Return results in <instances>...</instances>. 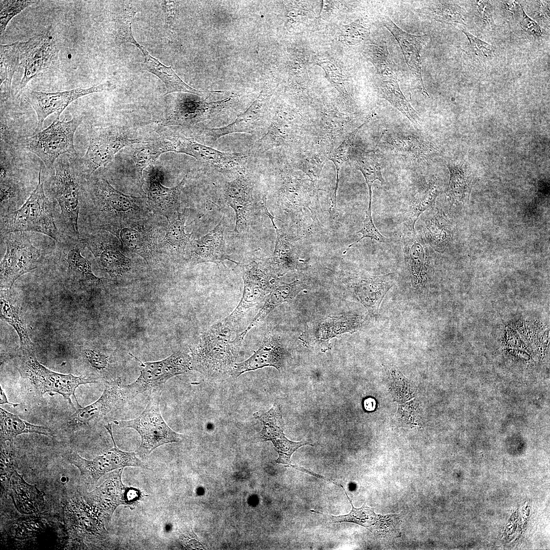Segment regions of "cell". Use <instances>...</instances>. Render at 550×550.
<instances>
[{
    "label": "cell",
    "mask_w": 550,
    "mask_h": 550,
    "mask_svg": "<svg viewBox=\"0 0 550 550\" xmlns=\"http://www.w3.org/2000/svg\"><path fill=\"white\" fill-rule=\"evenodd\" d=\"M42 169L41 163L36 187L22 206L1 215V236L12 232L34 231L49 236L57 242L64 238L56 226L51 204L44 192Z\"/></svg>",
    "instance_id": "3957f363"
},
{
    "label": "cell",
    "mask_w": 550,
    "mask_h": 550,
    "mask_svg": "<svg viewBox=\"0 0 550 550\" xmlns=\"http://www.w3.org/2000/svg\"><path fill=\"white\" fill-rule=\"evenodd\" d=\"M1 215L14 211L23 204V187L19 181L1 164Z\"/></svg>",
    "instance_id": "8d00e7d4"
},
{
    "label": "cell",
    "mask_w": 550,
    "mask_h": 550,
    "mask_svg": "<svg viewBox=\"0 0 550 550\" xmlns=\"http://www.w3.org/2000/svg\"><path fill=\"white\" fill-rule=\"evenodd\" d=\"M57 242L52 256L66 265V280L71 285L79 288L90 287L100 285L105 281L93 274L89 262L81 255V249L86 246L83 239L66 236Z\"/></svg>",
    "instance_id": "d6986e66"
},
{
    "label": "cell",
    "mask_w": 550,
    "mask_h": 550,
    "mask_svg": "<svg viewBox=\"0 0 550 550\" xmlns=\"http://www.w3.org/2000/svg\"><path fill=\"white\" fill-rule=\"evenodd\" d=\"M358 169L363 173L369 189V199H372V185L378 180L382 184L384 180L382 176L381 167L374 155H370L359 161Z\"/></svg>",
    "instance_id": "7dc6e473"
},
{
    "label": "cell",
    "mask_w": 550,
    "mask_h": 550,
    "mask_svg": "<svg viewBox=\"0 0 550 550\" xmlns=\"http://www.w3.org/2000/svg\"><path fill=\"white\" fill-rule=\"evenodd\" d=\"M7 250L1 263V289L11 288L21 276L38 268L44 253L32 243L24 232H12L1 236Z\"/></svg>",
    "instance_id": "ba28073f"
},
{
    "label": "cell",
    "mask_w": 550,
    "mask_h": 550,
    "mask_svg": "<svg viewBox=\"0 0 550 550\" xmlns=\"http://www.w3.org/2000/svg\"><path fill=\"white\" fill-rule=\"evenodd\" d=\"M371 203L372 201H369V206L366 211V217L363 222V227L360 230L356 232L357 233H361L362 237L355 242L350 244L348 246V248L344 252V254L349 250L352 246L366 237H369L371 239H374L379 242H384L388 240V238L380 233L373 223L371 215Z\"/></svg>",
    "instance_id": "681fc988"
},
{
    "label": "cell",
    "mask_w": 550,
    "mask_h": 550,
    "mask_svg": "<svg viewBox=\"0 0 550 550\" xmlns=\"http://www.w3.org/2000/svg\"><path fill=\"white\" fill-rule=\"evenodd\" d=\"M14 297L11 288L1 290V317L17 332L20 340V356L35 353L34 345L28 335L21 307Z\"/></svg>",
    "instance_id": "f546056e"
},
{
    "label": "cell",
    "mask_w": 550,
    "mask_h": 550,
    "mask_svg": "<svg viewBox=\"0 0 550 550\" xmlns=\"http://www.w3.org/2000/svg\"><path fill=\"white\" fill-rule=\"evenodd\" d=\"M375 401L371 398H368L364 401V406L365 409L367 410L371 411L374 410L375 408Z\"/></svg>",
    "instance_id": "6f0895ef"
},
{
    "label": "cell",
    "mask_w": 550,
    "mask_h": 550,
    "mask_svg": "<svg viewBox=\"0 0 550 550\" xmlns=\"http://www.w3.org/2000/svg\"><path fill=\"white\" fill-rule=\"evenodd\" d=\"M101 229L116 236L122 247L139 255L147 263L154 260L157 232L147 221H126L106 225Z\"/></svg>",
    "instance_id": "ac0fdd59"
},
{
    "label": "cell",
    "mask_w": 550,
    "mask_h": 550,
    "mask_svg": "<svg viewBox=\"0 0 550 550\" xmlns=\"http://www.w3.org/2000/svg\"><path fill=\"white\" fill-rule=\"evenodd\" d=\"M238 329L225 318L203 333L189 347L193 370L211 377L231 375L242 343Z\"/></svg>",
    "instance_id": "6da1fadb"
},
{
    "label": "cell",
    "mask_w": 550,
    "mask_h": 550,
    "mask_svg": "<svg viewBox=\"0 0 550 550\" xmlns=\"http://www.w3.org/2000/svg\"><path fill=\"white\" fill-rule=\"evenodd\" d=\"M396 278V274L393 272L358 279L354 286L355 294L371 313H376L387 292L394 285Z\"/></svg>",
    "instance_id": "f1b7e54d"
},
{
    "label": "cell",
    "mask_w": 550,
    "mask_h": 550,
    "mask_svg": "<svg viewBox=\"0 0 550 550\" xmlns=\"http://www.w3.org/2000/svg\"><path fill=\"white\" fill-rule=\"evenodd\" d=\"M66 154L56 161L54 174L49 189L61 211V221L66 236L79 240L78 215L86 178L80 171L77 157Z\"/></svg>",
    "instance_id": "7a4b0ae2"
},
{
    "label": "cell",
    "mask_w": 550,
    "mask_h": 550,
    "mask_svg": "<svg viewBox=\"0 0 550 550\" xmlns=\"http://www.w3.org/2000/svg\"><path fill=\"white\" fill-rule=\"evenodd\" d=\"M9 486L14 504L20 513L32 514L41 511L44 506V493L26 482L23 476L15 470L11 475Z\"/></svg>",
    "instance_id": "4dcf8cb0"
},
{
    "label": "cell",
    "mask_w": 550,
    "mask_h": 550,
    "mask_svg": "<svg viewBox=\"0 0 550 550\" xmlns=\"http://www.w3.org/2000/svg\"><path fill=\"white\" fill-rule=\"evenodd\" d=\"M383 25L393 35L400 47L405 62L416 79L422 92L429 96L422 76V62L420 52L429 40L428 35H415L407 33L398 26L389 17Z\"/></svg>",
    "instance_id": "484cf974"
},
{
    "label": "cell",
    "mask_w": 550,
    "mask_h": 550,
    "mask_svg": "<svg viewBox=\"0 0 550 550\" xmlns=\"http://www.w3.org/2000/svg\"><path fill=\"white\" fill-rule=\"evenodd\" d=\"M0 88L1 102L11 96L14 73L20 67L19 43L1 45Z\"/></svg>",
    "instance_id": "d590c367"
},
{
    "label": "cell",
    "mask_w": 550,
    "mask_h": 550,
    "mask_svg": "<svg viewBox=\"0 0 550 550\" xmlns=\"http://www.w3.org/2000/svg\"><path fill=\"white\" fill-rule=\"evenodd\" d=\"M439 193L436 180L425 184L413 197L406 211L405 224L409 231H415V225L419 216L424 211L434 206Z\"/></svg>",
    "instance_id": "836d02e7"
},
{
    "label": "cell",
    "mask_w": 550,
    "mask_h": 550,
    "mask_svg": "<svg viewBox=\"0 0 550 550\" xmlns=\"http://www.w3.org/2000/svg\"><path fill=\"white\" fill-rule=\"evenodd\" d=\"M100 269L112 277L122 276L129 270L131 261L121 252L119 245L110 233L90 234L83 239Z\"/></svg>",
    "instance_id": "ffe728a7"
},
{
    "label": "cell",
    "mask_w": 550,
    "mask_h": 550,
    "mask_svg": "<svg viewBox=\"0 0 550 550\" xmlns=\"http://www.w3.org/2000/svg\"><path fill=\"white\" fill-rule=\"evenodd\" d=\"M108 433L114 446L102 455L88 460L81 457L77 452L69 450L62 456L68 462L78 469L81 480L87 484L93 485L104 475L126 466L149 469L148 466L137 457L135 452L123 451L117 447L112 430Z\"/></svg>",
    "instance_id": "4fadbf2b"
},
{
    "label": "cell",
    "mask_w": 550,
    "mask_h": 550,
    "mask_svg": "<svg viewBox=\"0 0 550 550\" xmlns=\"http://www.w3.org/2000/svg\"><path fill=\"white\" fill-rule=\"evenodd\" d=\"M522 17L521 20V28L528 33L536 36L541 35L542 31L539 25L528 16L521 8Z\"/></svg>",
    "instance_id": "11a10c76"
},
{
    "label": "cell",
    "mask_w": 550,
    "mask_h": 550,
    "mask_svg": "<svg viewBox=\"0 0 550 550\" xmlns=\"http://www.w3.org/2000/svg\"><path fill=\"white\" fill-rule=\"evenodd\" d=\"M381 97L404 114L416 127L420 126L421 119L401 91L397 77L383 79L379 85Z\"/></svg>",
    "instance_id": "f35d334b"
},
{
    "label": "cell",
    "mask_w": 550,
    "mask_h": 550,
    "mask_svg": "<svg viewBox=\"0 0 550 550\" xmlns=\"http://www.w3.org/2000/svg\"><path fill=\"white\" fill-rule=\"evenodd\" d=\"M136 13L133 9L128 7L116 17L114 33L116 42L119 45L126 43L134 45L137 42L131 29L132 20Z\"/></svg>",
    "instance_id": "bcb514c9"
},
{
    "label": "cell",
    "mask_w": 550,
    "mask_h": 550,
    "mask_svg": "<svg viewBox=\"0 0 550 550\" xmlns=\"http://www.w3.org/2000/svg\"><path fill=\"white\" fill-rule=\"evenodd\" d=\"M404 238V256L413 288L422 291L427 280V249L416 231H409Z\"/></svg>",
    "instance_id": "83f0119b"
},
{
    "label": "cell",
    "mask_w": 550,
    "mask_h": 550,
    "mask_svg": "<svg viewBox=\"0 0 550 550\" xmlns=\"http://www.w3.org/2000/svg\"><path fill=\"white\" fill-rule=\"evenodd\" d=\"M162 388L149 394L147 406L136 418L127 421L115 422L121 428L135 430L141 437V444L135 451L142 457L148 456L158 447L164 444L179 443L185 436L172 429L163 419L160 410V400Z\"/></svg>",
    "instance_id": "52a82bcc"
},
{
    "label": "cell",
    "mask_w": 550,
    "mask_h": 550,
    "mask_svg": "<svg viewBox=\"0 0 550 550\" xmlns=\"http://www.w3.org/2000/svg\"><path fill=\"white\" fill-rule=\"evenodd\" d=\"M296 291L295 282L282 283L273 289L266 297L263 305L249 326L238 335L239 339L243 341L251 329L262 322L278 306L292 298L296 294Z\"/></svg>",
    "instance_id": "e575fe53"
},
{
    "label": "cell",
    "mask_w": 550,
    "mask_h": 550,
    "mask_svg": "<svg viewBox=\"0 0 550 550\" xmlns=\"http://www.w3.org/2000/svg\"><path fill=\"white\" fill-rule=\"evenodd\" d=\"M185 215L181 213L169 223L162 245L166 252L175 256L183 255L189 245L191 234L185 233Z\"/></svg>",
    "instance_id": "60d3db41"
},
{
    "label": "cell",
    "mask_w": 550,
    "mask_h": 550,
    "mask_svg": "<svg viewBox=\"0 0 550 550\" xmlns=\"http://www.w3.org/2000/svg\"><path fill=\"white\" fill-rule=\"evenodd\" d=\"M188 172L181 181L172 188L164 187L160 183L161 176L152 174L150 178L148 193V204L155 212L164 216L170 223L179 214V198L187 177Z\"/></svg>",
    "instance_id": "4316f807"
},
{
    "label": "cell",
    "mask_w": 550,
    "mask_h": 550,
    "mask_svg": "<svg viewBox=\"0 0 550 550\" xmlns=\"http://www.w3.org/2000/svg\"><path fill=\"white\" fill-rule=\"evenodd\" d=\"M85 181L94 211L100 227L126 221L139 219L146 212L147 206L140 198L125 195L115 189L105 175L91 176Z\"/></svg>",
    "instance_id": "5b68a950"
},
{
    "label": "cell",
    "mask_w": 550,
    "mask_h": 550,
    "mask_svg": "<svg viewBox=\"0 0 550 550\" xmlns=\"http://www.w3.org/2000/svg\"><path fill=\"white\" fill-rule=\"evenodd\" d=\"M36 2L34 1H1V35L5 33L8 23L13 17Z\"/></svg>",
    "instance_id": "c3c4849f"
},
{
    "label": "cell",
    "mask_w": 550,
    "mask_h": 550,
    "mask_svg": "<svg viewBox=\"0 0 550 550\" xmlns=\"http://www.w3.org/2000/svg\"><path fill=\"white\" fill-rule=\"evenodd\" d=\"M370 56L372 63L383 79L397 77L396 65L387 45H371Z\"/></svg>",
    "instance_id": "f6af8a7d"
},
{
    "label": "cell",
    "mask_w": 550,
    "mask_h": 550,
    "mask_svg": "<svg viewBox=\"0 0 550 550\" xmlns=\"http://www.w3.org/2000/svg\"><path fill=\"white\" fill-rule=\"evenodd\" d=\"M420 11L421 14L437 21L465 24L464 10L450 1L429 2Z\"/></svg>",
    "instance_id": "7bdbcfd3"
},
{
    "label": "cell",
    "mask_w": 550,
    "mask_h": 550,
    "mask_svg": "<svg viewBox=\"0 0 550 550\" xmlns=\"http://www.w3.org/2000/svg\"><path fill=\"white\" fill-rule=\"evenodd\" d=\"M253 416L263 423L260 438L263 441H271L279 454L276 462L291 466V456L296 450L307 445L312 446L308 443L292 442L286 437L285 423L278 404L274 403L268 411L256 412Z\"/></svg>",
    "instance_id": "44dd1931"
},
{
    "label": "cell",
    "mask_w": 550,
    "mask_h": 550,
    "mask_svg": "<svg viewBox=\"0 0 550 550\" xmlns=\"http://www.w3.org/2000/svg\"><path fill=\"white\" fill-rule=\"evenodd\" d=\"M286 352L281 338L272 333H266L259 348L247 360L236 363L231 375L237 378L241 374L265 367L282 368Z\"/></svg>",
    "instance_id": "d4e9b609"
},
{
    "label": "cell",
    "mask_w": 550,
    "mask_h": 550,
    "mask_svg": "<svg viewBox=\"0 0 550 550\" xmlns=\"http://www.w3.org/2000/svg\"><path fill=\"white\" fill-rule=\"evenodd\" d=\"M0 390H1V400H0V404H9L10 405H12L13 407H16V406H17L18 405V404H13V403H10V402H8V399H7V397H6V395L5 392H4V391L3 390L2 388H1V387Z\"/></svg>",
    "instance_id": "680465c9"
},
{
    "label": "cell",
    "mask_w": 550,
    "mask_h": 550,
    "mask_svg": "<svg viewBox=\"0 0 550 550\" xmlns=\"http://www.w3.org/2000/svg\"><path fill=\"white\" fill-rule=\"evenodd\" d=\"M345 492L346 497L349 501L352 509L351 512L345 515L331 516V519L334 522H350L360 525L364 527L369 528L373 525H377V528L381 529L387 528L391 523L394 515H381L377 514L374 512V508L368 507L364 504L360 508H355L353 506L352 503L345 490L341 486Z\"/></svg>",
    "instance_id": "74e56055"
},
{
    "label": "cell",
    "mask_w": 550,
    "mask_h": 550,
    "mask_svg": "<svg viewBox=\"0 0 550 550\" xmlns=\"http://www.w3.org/2000/svg\"><path fill=\"white\" fill-rule=\"evenodd\" d=\"M82 120V118L80 116L66 122L55 118L46 129L29 138L19 139L16 147L19 150L36 155L48 170H51L56 161L61 155L68 154L77 156L73 139Z\"/></svg>",
    "instance_id": "8992f818"
},
{
    "label": "cell",
    "mask_w": 550,
    "mask_h": 550,
    "mask_svg": "<svg viewBox=\"0 0 550 550\" xmlns=\"http://www.w3.org/2000/svg\"><path fill=\"white\" fill-rule=\"evenodd\" d=\"M18 371L22 389L27 394L39 398L47 393L59 394L73 407L71 396L81 407L75 395L77 388L82 384L98 382V379L93 377L76 376L50 370L38 361L35 353L20 356Z\"/></svg>",
    "instance_id": "277c9868"
},
{
    "label": "cell",
    "mask_w": 550,
    "mask_h": 550,
    "mask_svg": "<svg viewBox=\"0 0 550 550\" xmlns=\"http://www.w3.org/2000/svg\"><path fill=\"white\" fill-rule=\"evenodd\" d=\"M241 268L244 287L241 298L234 310L226 318L232 324L240 327L248 311L261 301L265 294L274 289L271 277L258 259L238 263Z\"/></svg>",
    "instance_id": "9a60e30c"
},
{
    "label": "cell",
    "mask_w": 550,
    "mask_h": 550,
    "mask_svg": "<svg viewBox=\"0 0 550 550\" xmlns=\"http://www.w3.org/2000/svg\"><path fill=\"white\" fill-rule=\"evenodd\" d=\"M20 67L23 76L16 94L19 95L32 79L47 71L59 59V49L51 26L24 42H18Z\"/></svg>",
    "instance_id": "30bf717a"
},
{
    "label": "cell",
    "mask_w": 550,
    "mask_h": 550,
    "mask_svg": "<svg viewBox=\"0 0 550 550\" xmlns=\"http://www.w3.org/2000/svg\"><path fill=\"white\" fill-rule=\"evenodd\" d=\"M83 355L90 367L97 372L104 374L108 371L111 360L104 352L96 349L86 348L83 350Z\"/></svg>",
    "instance_id": "f907efd6"
},
{
    "label": "cell",
    "mask_w": 550,
    "mask_h": 550,
    "mask_svg": "<svg viewBox=\"0 0 550 550\" xmlns=\"http://www.w3.org/2000/svg\"><path fill=\"white\" fill-rule=\"evenodd\" d=\"M275 229L277 239L273 259L277 263L286 265L289 262L292 253L290 244L284 231L277 228Z\"/></svg>",
    "instance_id": "816d5d0a"
},
{
    "label": "cell",
    "mask_w": 550,
    "mask_h": 550,
    "mask_svg": "<svg viewBox=\"0 0 550 550\" xmlns=\"http://www.w3.org/2000/svg\"><path fill=\"white\" fill-rule=\"evenodd\" d=\"M462 32L468 38L471 49L475 54L484 57L491 56L493 51L491 45L478 39L464 30Z\"/></svg>",
    "instance_id": "f5cc1de1"
},
{
    "label": "cell",
    "mask_w": 550,
    "mask_h": 550,
    "mask_svg": "<svg viewBox=\"0 0 550 550\" xmlns=\"http://www.w3.org/2000/svg\"><path fill=\"white\" fill-rule=\"evenodd\" d=\"M226 227V219L223 216L219 223L210 232L190 241L189 245L190 258L194 263L212 262L219 265L223 264L225 260L238 263L231 260L227 254L224 239Z\"/></svg>",
    "instance_id": "cb8c5ba5"
},
{
    "label": "cell",
    "mask_w": 550,
    "mask_h": 550,
    "mask_svg": "<svg viewBox=\"0 0 550 550\" xmlns=\"http://www.w3.org/2000/svg\"><path fill=\"white\" fill-rule=\"evenodd\" d=\"M123 469L111 473L100 486L84 496L85 500L102 515L108 524L118 506L133 507L142 498L137 488L127 487L122 481Z\"/></svg>",
    "instance_id": "5bb4252c"
},
{
    "label": "cell",
    "mask_w": 550,
    "mask_h": 550,
    "mask_svg": "<svg viewBox=\"0 0 550 550\" xmlns=\"http://www.w3.org/2000/svg\"><path fill=\"white\" fill-rule=\"evenodd\" d=\"M112 82L94 85L88 88H76L61 92H46L28 90L24 94L25 99L35 111L37 124L35 133L40 131L45 119L50 115L56 113V118L60 116L71 102L86 95L108 91L115 89Z\"/></svg>",
    "instance_id": "2e32d148"
},
{
    "label": "cell",
    "mask_w": 550,
    "mask_h": 550,
    "mask_svg": "<svg viewBox=\"0 0 550 550\" xmlns=\"http://www.w3.org/2000/svg\"><path fill=\"white\" fill-rule=\"evenodd\" d=\"M161 7L164 14L166 26L171 33L176 12V3L173 1H163L161 2Z\"/></svg>",
    "instance_id": "db71d44e"
},
{
    "label": "cell",
    "mask_w": 550,
    "mask_h": 550,
    "mask_svg": "<svg viewBox=\"0 0 550 550\" xmlns=\"http://www.w3.org/2000/svg\"><path fill=\"white\" fill-rule=\"evenodd\" d=\"M447 167L450 173L449 193L454 199L461 201L469 188L470 175L463 163L448 164Z\"/></svg>",
    "instance_id": "ee69618b"
},
{
    "label": "cell",
    "mask_w": 550,
    "mask_h": 550,
    "mask_svg": "<svg viewBox=\"0 0 550 550\" xmlns=\"http://www.w3.org/2000/svg\"><path fill=\"white\" fill-rule=\"evenodd\" d=\"M173 151V144L169 139L150 143L145 142L144 145L136 148L132 152V158L141 182L145 168L152 165L162 153Z\"/></svg>",
    "instance_id": "b9f144b4"
},
{
    "label": "cell",
    "mask_w": 550,
    "mask_h": 550,
    "mask_svg": "<svg viewBox=\"0 0 550 550\" xmlns=\"http://www.w3.org/2000/svg\"><path fill=\"white\" fill-rule=\"evenodd\" d=\"M88 132L89 144L87 152L82 158L77 159L80 171L86 178L98 168L109 163L123 147L143 143L138 139H129L123 131L115 126H91Z\"/></svg>",
    "instance_id": "9c48e42d"
},
{
    "label": "cell",
    "mask_w": 550,
    "mask_h": 550,
    "mask_svg": "<svg viewBox=\"0 0 550 550\" xmlns=\"http://www.w3.org/2000/svg\"><path fill=\"white\" fill-rule=\"evenodd\" d=\"M476 6L481 17L487 21H492V7L488 1H477Z\"/></svg>",
    "instance_id": "9f6ffc18"
},
{
    "label": "cell",
    "mask_w": 550,
    "mask_h": 550,
    "mask_svg": "<svg viewBox=\"0 0 550 550\" xmlns=\"http://www.w3.org/2000/svg\"><path fill=\"white\" fill-rule=\"evenodd\" d=\"M0 420L1 443L12 442L17 435L23 433H37L49 437L53 435L50 428L29 423L2 407Z\"/></svg>",
    "instance_id": "d6a6232c"
},
{
    "label": "cell",
    "mask_w": 550,
    "mask_h": 550,
    "mask_svg": "<svg viewBox=\"0 0 550 550\" xmlns=\"http://www.w3.org/2000/svg\"><path fill=\"white\" fill-rule=\"evenodd\" d=\"M120 378L105 380L101 396L93 403L80 407L63 425V429L73 433L95 426L111 411L121 407L131 399Z\"/></svg>",
    "instance_id": "7c38bea8"
},
{
    "label": "cell",
    "mask_w": 550,
    "mask_h": 550,
    "mask_svg": "<svg viewBox=\"0 0 550 550\" xmlns=\"http://www.w3.org/2000/svg\"><path fill=\"white\" fill-rule=\"evenodd\" d=\"M253 188V182L244 173L238 175L226 185L225 198L235 212L233 232L237 234L247 232L251 225L254 209Z\"/></svg>",
    "instance_id": "7402d4cb"
},
{
    "label": "cell",
    "mask_w": 550,
    "mask_h": 550,
    "mask_svg": "<svg viewBox=\"0 0 550 550\" xmlns=\"http://www.w3.org/2000/svg\"><path fill=\"white\" fill-rule=\"evenodd\" d=\"M65 512L71 529L82 537L103 540L108 535L102 515L84 499H73L67 502Z\"/></svg>",
    "instance_id": "603a6c76"
},
{
    "label": "cell",
    "mask_w": 550,
    "mask_h": 550,
    "mask_svg": "<svg viewBox=\"0 0 550 550\" xmlns=\"http://www.w3.org/2000/svg\"><path fill=\"white\" fill-rule=\"evenodd\" d=\"M423 232L427 242L438 252H442L446 249L452 237L449 223L444 214L440 212H437L425 221Z\"/></svg>",
    "instance_id": "ab89813d"
},
{
    "label": "cell",
    "mask_w": 550,
    "mask_h": 550,
    "mask_svg": "<svg viewBox=\"0 0 550 550\" xmlns=\"http://www.w3.org/2000/svg\"><path fill=\"white\" fill-rule=\"evenodd\" d=\"M140 363V373L136 379L125 384L131 397L149 394L155 390L161 389L171 378L193 370L190 354L181 351L173 353L167 358L156 362H143L129 353Z\"/></svg>",
    "instance_id": "8fae6325"
},
{
    "label": "cell",
    "mask_w": 550,
    "mask_h": 550,
    "mask_svg": "<svg viewBox=\"0 0 550 550\" xmlns=\"http://www.w3.org/2000/svg\"><path fill=\"white\" fill-rule=\"evenodd\" d=\"M174 152L189 155L197 160L223 173H244L247 156L241 153L220 151L194 140L182 136L169 139Z\"/></svg>",
    "instance_id": "e0dca14e"
},
{
    "label": "cell",
    "mask_w": 550,
    "mask_h": 550,
    "mask_svg": "<svg viewBox=\"0 0 550 550\" xmlns=\"http://www.w3.org/2000/svg\"><path fill=\"white\" fill-rule=\"evenodd\" d=\"M134 45L139 49L144 57L143 68L157 76L165 85L167 92L164 95L175 92H183L203 95L202 91L196 90L185 83L175 73L171 66H166L152 57L146 48L138 42Z\"/></svg>",
    "instance_id": "1f68e13d"
}]
</instances>
